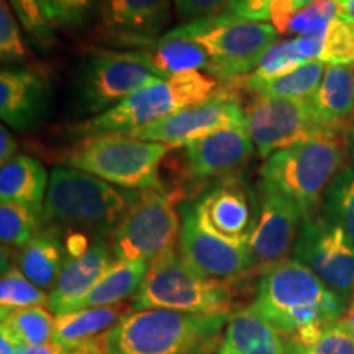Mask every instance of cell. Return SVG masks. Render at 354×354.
<instances>
[{"label":"cell","instance_id":"1","mask_svg":"<svg viewBox=\"0 0 354 354\" xmlns=\"http://www.w3.org/2000/svg\"><path fill=\"white\" fill-rule=\"evenodd\" d=\"M287 343L308 344L349 313V302L328 289L307 266L286 259L261 271L250 305Z\"/></svg>","mask_w":354,"mask_h":354},{"label":"cell","instance_id":"2","mask_svg":"<svg viewBox=\"0 0 354 354\" xmlns=\"http://www.w3.org/2000/svg\"><path fill=\"white\" fill-rule=\"evenodd\" d=\"M228 315L131 310L107 331L110 354H216Z\"/></svg>","mask_w":354,"mask_h":354},{"label":"cell","instance_id":"3","mask_svg":"<svg viewBox=\"0 0 354 354\" xmlns=\"http://www.w3.org/2000/svg\"><path fill=\"white\" fill-rule=\"evenodd\" d=\"M136 190H123L74 167H55L50 174L43 223L112 238Z\"/></svg>","mask_w":354,"mask_h":354},{"label":"cell","instance_id":"4","mask_svg":"<svg viewBox=\"0 0 354 354\" xmlns=\"http://www.w3.org/2000/svg\"><path fill=\"white\" fill-rule=\"evenodd\" d=\"M223 84L202 71L179 74L174 77H156L128 95L125 100L95 115L74 128L79 135H109L140 130L166 120L194 105L203 104L223 91Z\"/></svg>","mask_w":354,"mask_h":354},{"label":"cell","instance_id":"5","mask_svg":"<svg viewBox=\"0 0 354 354\" xmlns=\"http://www.w3.org/2000/svg\"><path fill=\"white\" fill-rule=\"evenodd\" d=\"M171 33L201 44L210 57L207 74L223 86H238L250 76L281 35L271 24L251 21L225 10L190 20Z\"/></svg>","mask_w":354,"mask_h":354},{"label":"cell","instance_id":"6","mask_svg":"<svg viewBox=\"0 0 354 354\" xmlns=\"http://www.w3.org/2000/svg\"><path fill=\"white\" fill-rule=\"evenodd\" d=\"M169 146L120 133L86 136L66 153L64 165L128 190L165 189L159 166Z\"/></svg>","mask_w":354,"mask_h":354},{"label":"cell","instance_id":"7","mask_svg":"<svg viewBox=\"0 0 354 354\" xmlns=\"http://www.w3.org/2000/svg\"><path fill=\"white\" fill-rule=\"evenodd\" d=\"M344 136H322L274 153L261 166V180L281 190L304 210L318 212L325 190L343 169Z\"/></svg>","mask_w":354,"mask_h":354},{"label":"cell","instance_id":"8","mask_svg":"<svg viewBox=\"0 0 354 354\" xmlns=\"http://www.w3.org/2000/svg\"><path fill=\"white\" fill-rule=\"evenodd\" d=\"M131 308L230 315L233 312V290L227 281L201 276L176 251L149 264L138 292L131 299Z\"/></svg>","mask_w":354,"mask_h":354},{"label":"cell","instance_id":"9","mask_svg":"<svg viewBox=\"0 0 354 354\" xmlns=\"http://www.w3.org/2000/svg\"><path fill=\"white\" fill-rule=\"evenodd\" d=\"M177 202V194L166 189L138 190L110 238L117 259L153 264L176 253L183 228Z\"/></svg>","mask_w":354,"mask_h":354},{"label":"cell","instance_id":"10","mask_svg":"<svg viewBox=\"0 0 354 354\" xmlns=\"http://www.w3.org/2000/svg\"><path fill=\"white\" fill-rule=\"evenodd\" d=\"M245 117L248 135L264 159L322 136H344L323 127L308 100L256 95L245 107Z\"/></svg>","mask_w":354,"mask_h":354},{"label":"cell","instance_id":"11","mask_svg":"<svg viewBox=\"0 0 354 354\" xmlns=\"http://www.w3.org/2000/svg\"><path fill=\"white\" fill-rule=\"evenodd\" d=\"M292 259L307 266L322 282L351 304L354 294V243L320 212L304 218Z\"/></svg>","mask_w":354,"mask_h":354},{"label":"cell","instance_id":"12","mask_svg":"<svg viewBox=\"0 0 354 354\" xmlns=\"http://www.w3.org/2000/svg\"><path fill=\"white\" fill-rule=\"evenodd\" d=\"M158 76L131 50L95 51L84 61L79 97L88 113H104Z\"/></svg>","mask_w":354,"mask_h":354},{"label":"cell","instance_id":"13","mask_svg":"<svg viewBox=\"0 0 354 354\" xmlns=\"http://www.w3.org/2000/svg\"><path fill=\"white\" fill-rule=\"evenodd\" d=\"M238 87L240 86H225L220 94L203 104L185 109L154 125L120 135L162 143L169 148H180L227 128L246 127L245 109L241 107L240 95L236 92Z\"/></svg>","mask_w":354,"mask_h":354},{"label":"cell","instance_id":"14","mask_svg":"<svg viewBox=\"0 0 354 354\" xmlns=\"http://www.w3.org/2000/svg\"><path fill=\"white\" fill-rule=\"evenodd\" d=\"M304 218L305 214L297 202L259 180L258 201L254 198V221L250 233L253 268L264 271L289 259Z\"/></svg>","mask_w":354,"mask_h":354},{"label":"cell","instance_id":"15","mask_svg":"<svg viewBox=\"0 0 354 354\" xmlns=\"http://www.w3.org/2000/svg\"><path fill=\"white\" fill-rule=\"evenodd\" d=\"M179 256L203 277L228 281L253 269L250 240H232L198 218L192 205L184 210Z\"/></svg>","mask_w":354,"mask_h":354},{"label":"cell","instance_id":"16","mask_svg":"<svg viewBox=\"0 0 354 354\" xmlns=\"http://www.w3.org/2000/svg\"><path fill=\"white\" fill-rule=\"evenodd\" d=\"M117 261L112 241L95 236L91 246L79 256L66 259L63 271L57 277L48 299V308L55 315L77 308L84 297L94 289L102 276Z\"/></svg>","mask_w":354,"mask_h":354},{"label":"cell","instance_id":"17","mask_svg":"<svg viewBox=\"0 0 354 354\" xmlns=\"http://www.w3.org/2000/svg\"><path fill=\"white\" fill-rule=\"evenodd\" d=\"M254 154L246 127L227 128L185 146V171L192 179L232 174Z\"/></svg>","mask_w":354,"mask_h":354},{"label":"cell","instance_id":"18","mask_svg":"<svg viewBox=\"0 0 354 354\" xmlns=\"http://www.w3.org/2000/svg\"><path fill=\"white\" fill-rule=\"evenodd\" d=\"M253 201L245 184L236 177L221 180L192 203L203 223L214 232L232 240H250L253 228Z\"/></svg>","mask_w":354,"mask_h":354},{"label":"cell","instance_id":"19","mask_svg":"<svg viewBox=\"0 0 354 354\" xmlns=\"http://www.w3.org/2000/svg\"><path fill=\"white\" fill-rule=\"evenodd\" d=\"M50 100V87L32 69L7 68L0 73V117L15 130H32L41 122Z\"/></svg>","mask_w":354,"mask_h":354},{"label":"cell","instance_id":"20","mask_svg":"<svg viewBox=\"0 0 354 354\" xmlns=\"http://www.w3.org/2000/svg\"><path fill=\"white\" fill-rule=\"evenodd\" d=\"M171 0H102L105 28L120 44L158 38L171 21Z\"/></svg>","mask_w":354,"mask_h":354},{"label":"cell","instance_id":"21","mask_svg":"<svg viewBox=\"0 0 354 354\" xmlns=\"http://www.w3.org/2000/svg\"><path fill=\"white\" fill-rule=\"evenodd\" d=\"M127 48L138 53L153 73L162 79L194 71L207 73L210 68V57L201 44L192 39L176 37L171 32L158 38L133 41L127 44Z\"/></svg>","mask_w":354,"mask_h":354},{"label":"cell","instance_id":"22","mask_svg":"<svg viewBox=\"0 0 354 354\" xmlns=\"http://www.w3.org/2000/svg\"><path fill=\"white\" fill-rule=\"evenodd\" d=\"M216 354H287V342L251 307L228 315Z\"/></svg>","mask_w":354,"mask_h":354},{"label":"cell","instance_id":"23","mask_svg":"<svg viewBox=\"0 0 354 354\" xmlns=\"http://www.w3.org/2000/svg\"><path fill=\"white\" fill-rule=\"evenodd\" d=\"M308 102L323 127L344 135L354 117L353 66L326 64L320 86Z\"/></svg>","mask_w":354,"mask_h":354},{"label":"cell","instance_id":"24","mask_svg":"<svg viewBox=\"0 0 354 354\" xmlns=\"http://www.w3.org/2000/svg\"><path fill=\"white\" fill-rule=\"evenodd\" d=\"M48 184L50 179L41 162L26 154H17L0 167L2 202H17L37 215H43Z\"/></svg>","mask_w":354,"mask_h":354},{"label":"cell","instance_id":"25","mask_svg":"<svg viewBox=\"0 0 354 354\" xmlns=\"http://www.w3.org/2000/svg\"><path fill=\"white\" fill-rule=\"evenodd\" d=\"M66 259L68 251L61 240V228L48 227L39 230L37 236L19 251L17 268L35 286L46 290L55 287Z\"/></svg>","mask_w":354,"mask_h":354},{"label":"cell","instance_id":"26","mask_svg":"<svg viewBox=\"0 0 354 354\" xmlns=\"http://www.w3.org/2000/svg\"><path fill=\"white\" fill-rule=\"evenodd\" d=\"M131 305L125 302L105 307L76 308L56 315L53 342L77 343L105 335L131 312Z\"/></svg>","mask_w":354,"mask_h":354},{"label":"cell","instance_id":"27","mask_svg":"<svg viewBox=\"0 0 354 354\" xmlns=\"http://www.w3.org/2000/svg\"><path fill=\"white\" fill-rule=\"evenodd\" d=\"M148 268L149 264L141 261L117 259L94 286V289L77 305V308L105 307L122 304L130 297L133 299L148 272Z\"/></svg>","mask_w":354,"mask_h":354},{"label":"cell","instance_id":"28","mask_svg":"<svg viewBox=\"0 0 354 354\" xmlns=\"http://www.w3.org/2000/svg\"><path fill=\"white\" fill-rule=\"evenodd\" d=\"M325 71L326 64L322 61H308L284 76L251 84V86H245V88L254 92L256 95L274 97V99L310 100L320 86Z\"/></svg>","mask_w":354,"mask_h":354},{"label":"cell","instance_id":"29","mask_svg":"<svg viewBox=\"0 0 354 354\" xmlns=\"http://www.w3.org/2000/svg\"><path fill=\"white\" fill-rule=\"evenodd\" d=\"M56 317L50 308L28 307L12 312L2 320L0 336L20 346H39L53 342Z\"/></svg>","mask_w":354,"mask_h":354},{"label":"cell","instance_id":"30","mask_svg":"<svg viewBox=\"0 0 354 354\" xmlns=\"http://www.w3.org/2000/svg\"><path fill=\"white\" fill-rule=\"evenodd\" d=\"M317 0H228L225 12L261 24H271L279 33H286L292 17Z\"/></svg>","mask_w":354,"mask_h":354},{"label":"cell","instance_id":"31","mask_svg":"<svg viewBox=\"0 0 354 354\" xmlns=\"http://www.w3.org/2000/svg\"><path fill=\"white\" fill-rule=\"evenodd\" d=\"M320 214L354 243V166H343L323 196Z\"/></svg>","mask_w":354,"mask_h":354},{"label":"cell","instance_id":"32","mask_svg":"<svg viewBox=\"0 0 354 354\" xmlns=\"http://www.w3.org/2000/svg\"><path fill=\"white\" fill-rule=\"evenodd\" d=\"M50 295L43 289L33 284L30 279H26L24 272L12 264L2 272L0 281V318H6L12 312L28 307H48Z\"/></svg>","mask_w":354,"mask_h":354},{"label":"cell","instance_id":"33","mask_svg":"<svg viewBox=\"0 0 354 354\" xmlns=\"http://www.w3.org/2000/svg\"><path fill=\"white\" fill-rule=\"evenodd\" d=\"M308 63L302 55L300 50L299 38H290L284 39V41H277L269 48L268 53L263 56V59L259 61L258 68H256L250 76L243 77L238 86L245 87L251 86V84L266 82L271 81L274 77L284 76V74L290 73V71L297 69L299 66Z\"/></svg>","mask_w":354,"mask_h":354},{"label":"cell","instance_id":"34","mask_svg":"<svg viewBox=\"0 0 354 354\" xmlns=\"http://www.w3.org/2000/svg\"><path fill=\"white\" fill-rule=\"evenodd\" d=\"M41 215L17 202H2L0 205V241L3 248H21L37 236L41 227Z\"/></svg>","mask_w":354,"mask_h":354},{"label":"cell","instance_id":"35","mask_svg":"<svg viewBox=\"0 0 354 354\" xmlns=\"http://www.w3.org/2000/svg\"><path fill=\"white\" fill-rule=\"evenodd\" d=\"M17 20L32 39L37 50L50 53L56 44V35L46 15H44L39 0H8Z\"/></svg>","mask_w":354,"mask_h":354},{"label":"cell","instance_id":"36","mask_svg":"<svg viewBox=\"0 0 354 354\" xmlns=\"http://www.w3.org/2000/svg\"><path fill=\"white\" fill-rule=\"evenodd\" d=\"M336 17H338V6L335 0H317L305 10L292 17L286 33L323 39Z\"/></svg>","mask_w":354,"mask_h":354},{"label":"cell","instance_id":"37","mask_svg":"<svg viewBox=\"0 0 354 354\" xmlns=\"http://www.w3.org/2000/svg\"><path fill=\"white\" fill-rule=\"evenodd\" d=\"M287 354H354V336L342 318L325 328L315 342L287 343Z\"/></svg>","mask_w":354,"mask_h":354},{"label":"cell","instance_id":"38","mask_svg":"<svg viewBox=\"0 0 354 354\" xmlns=\"http://www.w3.org/2000/svg\"><path fill=\"white\" fill-rule=\"evenodd\" d=\"M28 57L24 35L7 0H0V59L2 63H24Z\"/></svg>","mask_w":354,"mask_h":354},{"label":"cell","instance_id":"39","mask_svg":"<svg viewBox=\"0 0 354 354\" xmlns=\"http://www.w3.org/2000/svg\"><path fill=\"white\" fill-rule=\"evenodd\" d=\"M53 28L74 30L86 24L94 0H39Z\"/></svg>","mask_w":354,"mask_h":354},{"label":"cell","instance_id":"40","mask_svg":"<svg viewBox=\"0 0 354 354\" xmlns=\"http://www.w3.org/2000/svg\"><path fill=\"white\" fill-rule=\"evenodd\" d=\"M228 0H174L177 15L183 20H196L225 10Z\"/></svg>","mask_w":354,"mask_h":354},{"label":"cell","instance_id":"41","mask_svg":"<svg viewBox=\"0 0 354 354\" xmlns=\"http://www.w3.org/2000/svg\"><path fill=\"white\" fill-rule=\"evenodd\" d=\"M17 149H19V143L13 138L12 133L7 130V127L0 128V161L2 165L17 156Z\"/></svg>","mask_w":354,"mask_h":354},{"label":"cell","instance_id":"42","mask_svg":"<svg viewBox=\"0 0 354 354\" xmlns=\"http://www.w3.org/2000/svg\"><path fill=\"white\" fill-rule=\"evenodd\" d=\"M344 146H346V154L351 159V166H354V117L344 131Z\"/></svg>","mask_w":354,"mask_h":354},{"label":"cell","instance_id":"43","mask_svg":"<svg viewBox=\"0 0 354 354\" xmlns=\"http://www.w3.org/2000/svg\"><path fill=\"white\" fill-rule=\"evenodd\" d=\"M21 349H24V346L13 343L6 336H0V354H19Z\"/></svg>","mask_w":354,"mask_h":354},{"label":"cell","instance_id":"44","mask_svg":"<svg viewBox=\"0 0 354 354\" xmlns=\"http://www.w3.org/2000/svg\"><path fill=\"white\" fill-rule=\"evenodd\" d=\"M343 322L346 323V326H348L349 330H351V333H353V336H354V313L349 312L346 317H343Z\"/></svg>","mask_w":354,"mask_h":354},{"label":"cell","instance_id":"45","mask_svg":"<svg viewBox=\"0 0 354 354\" xmlns=\"http://www.w3.org/2000/svg\"><path fill=\"white\" fill-rule=\"evenodd\" d=\"M349 312L354 313V294H353V297H351V304H349Z\"/></svg>","mask_w":354,"mask_h":354},{"label":"cell","instance_id":"46","mask_svg":"<svg viewBox=\"0 0 354 354\" xmlns=\"http://www.w3.org/2000/svg\"><path fill=\"white\" fill-rule=\"evenodd\" d=\"M353 71H354V64H353Z\"/></svg>","mask_w":354,"mask_h":354}]
</instances>
